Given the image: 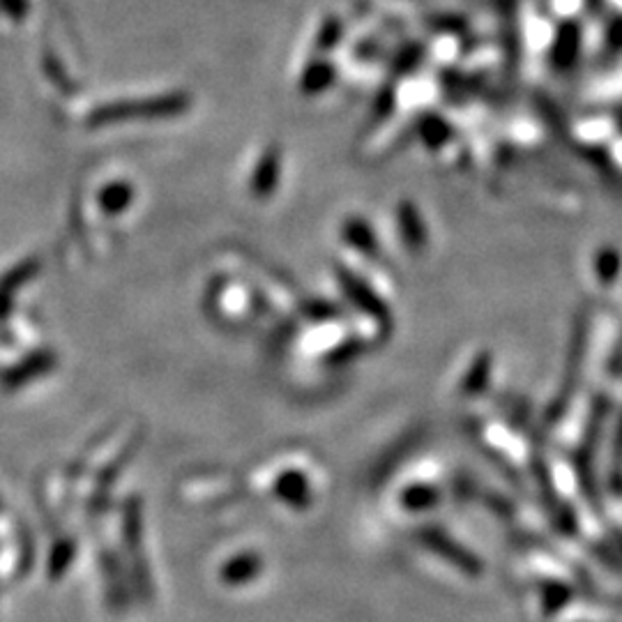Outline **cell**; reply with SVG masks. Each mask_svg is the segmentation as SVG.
<instances>
[{
  "instance_id": "6da1fadb",
  "label": "cell",
  "mask_w": 622,
  "mask_h": 622,
  "mask_svg": "<svg viewBox=\"0 0 622 622\" xmlns=\"http://www.w3.org/2000/svg\"><path fill=\"white\" fill-rule=\"evenodd\" d=\"M417 542L427 546L431 553H436L438 558L445 560L447 565H452L454 570L468 574L470 579H477L484 572L482 560L441 528H420L417 530Z\"/></svg>"
},
{
  "instance_id": "7a4b0ae2",
  "label": "cell",
  "mask_w": 622,
  "mask_h": 622,
  "mask_svg": "<svg viewBox=\"0 0 622 622\" xmlns=\"http://www.w3.org/2000/svg\"><path fill=\"white\" fill-rule=\"evenodd\" d=\"M261 572H263V558L259 556V553L245 551L226 560V563L222 565V570H219V579H222L226 586L238 588V586H247V583L259 579Z\"/></svg>"
},
{
  "instance_id": "3957f363",
  "label": "cell",
  "mask_w": 622,
  "mask_h": 622,
  "mask_svg": "<svg viewBox=\"0 0 622 622\" xmlns=\"http://www.w3.org/2000/svg\"><path fill=\"white\" fill-rule=\"evenodd\" d=\"M572 588L563 581H542L540 583V599L544 616H556L560 609H565L572 602Z\"/></svg>"
},
{
  "instance_id": "277c9868",
  "label": "cell",
  "mask_w": 622,
  "mask_h": 622,
  "mask_svg": "<svg viewBox=\"0 0 622 622\" xmlns=\"http://www.w3.org/2000/svg\"><path fill=\"white\" fill-rule=\"evenodd\" d=\"M277 491L279 496H282L288 505H295V507H305L307 505V484L305 480H302L300 475H286L282 477V482L277 484Z\"/></svg>"
},
{
  "instance_id": "5b68a950",
  "label": "cell",
  "mask_w": 622,
  "mask_h": 622,
  "mask_svg": "<svg viewBox=\"0 0 622 622\" xmlns=\"http://www.w3.org/2000/svg\"><path fill=\"white\" fill-rule=\"evenodd\" d=\"M72 556H74V546L70 542H63V544L53 546L51 560H49V572H51L53 579H56V576H60L67 570V565H70Z\"/></svg>"
},
{
  "instance_id": "8992f818",
  "label": "cell",
  "mask_w": 622,
  "mask_h": 622,
  "mask_svg": "<svg viewBox=\"0 0 622 622\" xmlns=\"http://www.w3.org/2000/svg\"><path fill=\"white\" fill-rule=\"evenodd\" d=\"M436 503V496L431 489H413L404 496V505L411 507V510H424V507H431Z\"/></svg>"
}]
</instances>
